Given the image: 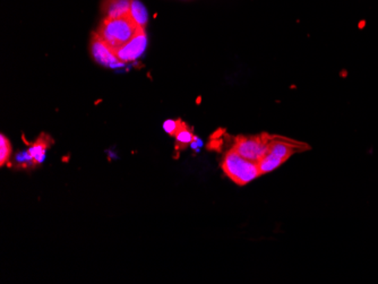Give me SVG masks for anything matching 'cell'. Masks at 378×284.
I'll use <instances>...</instances> for the list:
<instances>
[{"mask_svg": "<svg viewBox=\"0 0 378 284\" xmlns=\"http://www.w3.org/2000/svg\"><path fill=\"white\" fill-rule=\"evenodd\" d=\"M310 145L303 142L294 141L291 138L278 136V135H270L269 152L274 155L281 158L287 161L289 158L296 153L305 152L310 150Z\"/></svg>", "mask_w": 378, "mask_h": 284, "instance_id": "277c9868", "label": "cell"}, {"mask_svg": "<svg viewBox=\"0 0 378 284\" xmlns=\"http://www.w3.org/2000/svg\"><path fill=\"white\" fill-rule=\"evenodd\" d=\"M140 30L142 28L135 23L129 14L118 19H104L97 33L110 47L117 50L129 44Z\"/></svg>", "mask_w": 378, "mask_h": 284, "instance_id": "6da1fadb", "label": "cell"}, {"mask_svg": "<svg viewBox=\"0 0 378 284\" xmlns=\"http://www.w3.org/2000/svg\"><path fill=\"white\" fill-rule=\"evenodd\" d=\"M91 53L94 60L97 63L106 67H117L122 65V61L118 59L116 51L106 44V41L101 39L97 33H93L91 39Z\"/></svg>", "mask_w": 378, "mask_h": 284, "instance_id": "5b68a950", "label": "cell"}, {"mask_svg": "<svg viewBox=\"0 0 378 284\" xmlns=\"http://www.w3.org/2000/svg\"><path fill=\"white\" fill-rule=\"evenodd\" d=\"M222 169L229 178L240 186L247 184L262 175L256 162L245 159L244 156L237 153L234 149L225 154Z\"/></svg>", "mask_w": 378, "mask_h": 284, "instance_id": "7a4b0ae2", "label": "cell"}, {"mask_svg": "<svg viewBox=\"0 0 378 284\" xmlns=\"http://www.w3.org/2000/svg\"><path fill=\"white\" fill-rule=\"evenodd\" d=\"M186 124L182 122V119H168L163 124V129L166 131L167 134L175 138L176 135L178 134L179 131H182L184 127H186Z\"/></svg>", "mask_w": 378, "mask_h": 284, "instance_id": "7c38bea8", "label": "cell"}, {"mask_svg": "<svg viewBox=\"0 0 378 284\" xmlns=\"http://www.w3.org/2000/svg\"><path fill=\"white\" fill-rule=\"evenodd\" d=\"M270 134L263 133L257 136H239L236 138L234 150L244 156L245 159L258 163L263 156L269 153Z\"/></svg>", "mask_w": 378, "mask_h": 284, "instance_id": "3957f363", "label": "cell"}, {"mask_svg": "<svg viewBox=\"0 0 378 284\" xmlns=\"http://www.w3.org/2000/svg\"><path fill=\"white\" fill-rule=\"evenodd\" d=\"M175 138L177 150H182L187 145L193 143L196 136L193 134V131L191 129H188V126H186L182 131H179L178 134L176 135Z\"/></svg>", "mask_w": 378, "mask_h": 284, "instance_id": "8fae6325", "label": "cell"}, {"mask_svg": "<svg viewBox=\"0 0 378 284\" xmlns=\"http://www.w3.org/2000/svg\"><path fill=\"white\" fill-rule=\"evenodd\" d=\"M53 143V138L48 135L42 134L40 138L35 141V144H32L31 147L28 149V154L31 155L32 159L35 161V164H40L44 162V154L46 151L50 147Z\"/></svg>", "mask_w": 378, "mask_h": 284, "instance_id": "ba28073f", "label": "cell"}, {"mask_svg": "<svg viewBox=\"0 0 378 284\" xmlns=\"http://www.w3.org/2000/svg\"><path fill=\"white\" fill-rule=\"evenodd\" d=\"M129 15L140 28H145L147 23V12L138 0H131Z\"/></svg>", "mask_w": 378, "mask_h": 284, "instance_id": "30bf717a", "label": "cell"}, {"mask_svg": "<svg viewBox=\"0 0 378 284\" xmlns=\"http://www.w3.org/2000/svg\"><path fill=\"white\" fill-rule=\"evenodd\" d=\"M12 154V145L10 141L5 138V135H1L0 138V164L5 166Z\"/></svg>", "mask_w": 378, "mask_h": 284, "instance_id": "4fadbf2b", "label": "cell"}, {"mask_svg": "<svg viewBox=\"0 0 378 284\" xmlns=\"http://www.w3.org/2000/svg\"><path fill=\"white\" fill-rule=\"evenodd\" d=\"M131 5V0H104L101 3V10L106 19H118L129 15Z\"/></svg>", "mask_w": 378, "mask_h": 284, "instance_id": "52a82bcc", "label": "cell"}, {"mask_svg": "<svg viewBox=\"0 0 378 284\" xmlns=\"http://www.w3.org/2000/svg\"><path fill=\"white\" fill-rule=\"evenodd\" d=\"M285 162V160L278 158V156L274 155L272 153H267L265 156H263L260 162L257 163L258 169H260L261 173H267V172L273 171L275 169L283 164Z\"/></svg>", "mask_w": 378, "mask_h": 284, "instance_id": "9c48e42d", "label": "cell"}, {"mask_svg": "<svg viewBox=\"0 0 378 284\" xmlns=\"http://www.w3.org/2000/svg\"><path fill=\"white\" fill-rule=\"evenodd\" d=\"M145 47H147V35H145V30L142 28L129 44H126L125 46H122L115 51L118 59L122 64L131 63L141 56L145 50Z\"/></svg>", "mask_w": 378, "mask_h": 284, "instance_id": "8992f818", "label": "cell"}]
</instances>
